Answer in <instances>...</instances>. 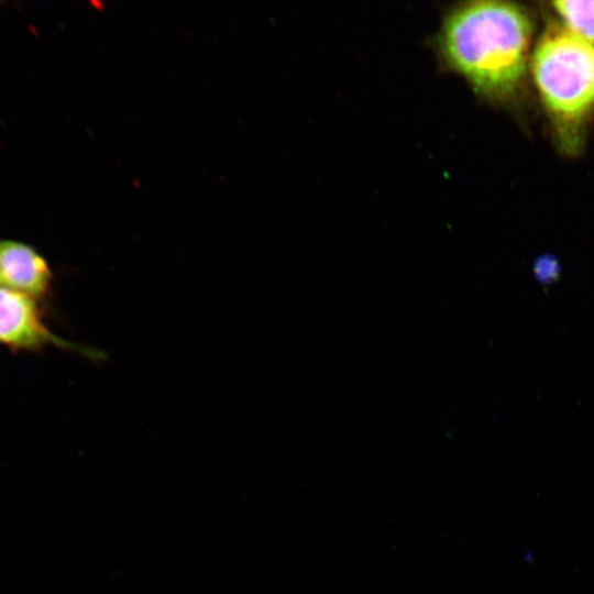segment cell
I'll return each instance as SVG.
<instances>
[{"instance_id":"6da1fadb","label":"cell","mask_w":594,"mask_h":594,"mask_svg":"<svg viewBox=\"0 0 594 594\" xmlns=\"http://www.w3.org/2000/svg\"><path fill=\"white\" fill-rule=\"evenodd\" d=\"M532 33L529 12L517 3L465 1L446 10L433 46L444 70L482 100L505 106L524 88Z\"/></svg>"},{"instance_id":"7a4b0ae2","label":"cell","mask_w":594,"mask_h":594,"mask_svg":"<svg viewBox=\"0 0 594 594\" xmlns=\"http://www.w3.org/2000/svg\"><path fill=\"white\" fill-rule=\"evenodd\" d=\"M530 68L562 144L575 150L594 108V45L565 26H550L532 52Z\"/></svg>"},{"instance_id":"3957f363","label":"cell","mask_w":594,"mask_h":594,"mask_svg":"<svg viewBox=\"0 0 594 594\" xmlns=\"http://www.w3.org/2000/svg\"><path fill=\"white\" fill-rule=\"evenodd\" d=\"M0 345L18 351L36 352L54 345L92 354L53 333L43 322L36 299L0 287Z\"/></svg>"},{"instance_id":"277c9868","label":"cell","mask_w":594,"mask_h":594,"mask_svg":"<svg viewBox=\"0 0 594 594\" xmlns=\"http://www.w3.org/2000/svg\"><path fill=\"white\" fill-rule=\"evenodd\" d=\"M51 282V268L34 248L15 240H0V287L37 300L47 295Z\"/></svg>"},{"instance_id":"5b68a950","label":"cell","mask_w":594,"mask_h":594,"mask_svg":"<svg viewBox=\"0 0 594 594\" xmlns=\"http://www.w3.org/2000/svg\"><path fill=\"white\" fill-rule=\"evenodd\" d=\"M552 7L566 29L594 43V1H554Z\"/></svg>"}]
</instances>
